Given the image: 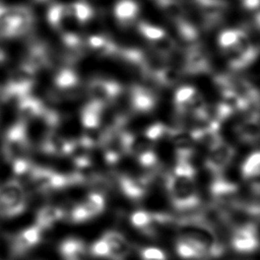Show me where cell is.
Here are the masks:
<instances>
[{"label":"cell","instance_id":"1","mask_svg":"<svg viewBox=\"0 0 260 260\" xmlns=\"http://www.w3.org/2000/svg\"><path fill=\"white\" fill-rule=\"evenodd\" d=\"M29 150L30 139L27 126L19 120L5 131L2 139V153L15 175L25 176L30 169L32 162L28 159Z\"/></svg>","mask_w":260,"mask_h":260},{"label":"cell","instance_id":"2","mask_svg":"<svg viewBox=\"0 0 260 260\" xmlns=\"http://www.w3.org/2000/svg\"><path fill=\"white\" fill-rule=\"evenodd\" d=\"M174 226L179 232V236L188 237L198 243L205 251L207 258H217L224 253V246L216 230L195 214L175 218Z\"/></svg>","mask_w":260,"mask_h":260},{"label":"cell","instance_id":"3","mask_svg":"<svg viewBox=\"0 0 260 260\" xmlns=\"http://www.w3.org/2000/svg\"><path fill=\"white\" fill-rule=\"evenodd\" d=\"M25 176L38 192L45 194L61 191L68 187L87 182L86 176L80 172L65 174L35 164L31 165Z\"/></svg>","mask_w":260,"mask_h":260},{"label":"cell","instance_id":"4","mask_svg":"<svg viewBox=\"0 0 260 260\" xmlns=\"http://www.w3.org/2000/svg\"><path fill=\"white\" fill-rule=\"evenodd\" d=\"M166 187L170 200L177 210H191L200 205L194 180L183 179L170 174L166 180Z\"/></svg>","mask_w":260,"mask_h":260},{"label":"cell","instance_id":"5","mask_svg":"<svg viewBox=\"0 0 260 260\" xmlns=\"http://www.w3.org/2000/svg\"><path fill=\"white\" fill-rule=\"evenodd\" d=\"M27 193L24 186L16 179L0 184V216L15 217L26 209Z\"/></svg>","mask_w":260,"mask_h":260},{"label":"cell","instance_id":"6","mask_svg":"<svg viewBox=\"0 0 260 260\" xmlns=\"http://www.w3.org/2000/svg\"><path fill=\"white\" fill-rule=\"evenodd\" d=\"M34 86L35 75L19 66L3 85L0 93L1 100L5 103L17 102L30 94Z\"/></svg>","mask_w":260,"mask_h":260},{"label":"cell","instance_id":"7","mask_svg":"<svg viewBox=\"0 0 260 260\" xmlns=\"http://www.w3.org/2000/svg\"><path fill=\"white\" fill-rule=\"evenodd\" d=\"M124 88L119 82L104 78L94 77L87 83L86 92L89 100L105 106H112L122 94Z\"/></svg>","mask_w":260,"mask_h":260},{"label":"cell","instance_id":"8","mask_svg":"<svg viewBox=\"0 0 260 260\" xmlns=\"http://www.w3.org/2000/svg\"><path fill=\"white\" fill-rule=\"evenodd\" d=\"M231 245L239 253H253L260 247V236L257 225L245 221L234 226L231 235Z\"/></svg>","mask_w":260,"mask_h":260},{"label":"cell","instance_id":"9","mask_svg":"<svg viewBox=\"0 0 260 260\" xmlns=\"http://www.w3.org/2000/svg\"><path fill=\"white\" fill-rule=\"evenodd\" d=\"M106 207V200L101 192H90L78 204L74 205L69 213V219L73 223H82L102 214Z\"/></svg>","mask_w":260,"mask_h":260},{"label":"cell","instance_id":"10","mask_svg":"<svg viewBox=\"0 0 260 260\" xmlns=\"http://www.w3.org/2000/svg\"><path fill=\"white\" fill-rule=\"evenodd\" d=\"M51 64L52 55L49 47L41 41H35L28 45L19 66L36 75L41 70L50 67Z\"/></svg>","mask_w":260,"mask_h":260},{"label":"cell","instance_id":"11","mask_svg":"<svg viewBox=\"0 0 260 260\" xmlns=\"http://www.w3.org/2000/svg\"><path fill=\"white\" fill-rule=\"evenodd\" d=\"M129 112L137 114H146L156 106L157 100L154 92L140 84H133L125 90Z\"/></svg>","mask_w":260,"mask_h":260},{"label":"cell","instance_id":"12","mask_svg":"<svg viewBox=\"0 0 260 260\" xmlns=\"http://www.w3.org/2000/svg\"><path fill=\"white\" fill-rule=\"evenodd\" d=\"M174 103L180 114H194L205 108L202 94L191 85H184L178 88L175 93Z\"/></svg>","mask_w":260,"mask_h":260},{"label":"cell","instance_id":"13","mask_svg":"<svg viewBox=\"0 0 260 260\" xmlns=\"http://www.w3.org/2000/svg\"><path fill=\"white\" fill-rule=\"evenodd\" d=\"M43 231L36 224L25 228L10 239V253L18 258L27 254L42 240Z\"/></svg>","mask_w":260,"mask_h":260},{"label":"cell","instance_id":"14","mask_svg":"<svg viewBox=\"0 0 260 260\" xmlns=\"http://www.w3.org/2000/svg\"><path fill=\"white\" fill-rule=\"evenodd\" d=\"M234 154V148L226 142L220 140L210 149L209 155L205 160V167L214 177L218 176L233 159Z\"/></svg>","mask_w":260,"mask_h":260},{"label":"cell","instance_id":"15","mask_svg":"<svg viewBox=\"0 0 260 260\" xmlns=\"http://www.w3.org/2000/svg\"><path fill=\"white\" fill-rule=\"evenodd\" d=\"M53 85L61 96L72 98L76 94L80 85V78L73 68L62 67L56 71L53 78Z\"/></svg>","mask_w":260,"mask_h":260},{"label":"cell","instance_id":"16","mask_svg":"<svg viewBox=\"0 0 260 260\" xmlns=\"http://www.w3.org/2000/svg\"><path fill=\"white\" fill-rule=\"evenodd\" d=\"M150 179L148 176H120L118 179L121 192L130 200L140 201L148 191Z\"/></svg>","mask_w":260,"mask_h":260},{"label":"cell","instance_id":"17","mask_svg":"<svg viewBox=\"0 0 260 260\" xmlns=\"http://www.w3.org/2000/svg\"><path fill=\"white\" fill-rule=\"evenodd\" d=\"M74 140H68L55 131H48L40 143L42 152L49 155L66 156L71 155Z\"/></svg>","mask_w":260,"mask_h":260},{"label":"cell","instance_id":"18","mask_svg":"<svg viewBox=\"0 0 260 260\" xmlns=\"http://www.w3.org/2000/svg\"><path fill=\"white\" fill-rule=\"evenodd\" d=\"M239 192V187L220 175L215 176L211 185H210V193L212 197L221 206H229L236 202V196Z\"/></svg>","mask_w":260,"mask_h":260},{"label":"cell","instance_id":"19","mask_svg":"<svg viewBox=\"0 0 260 260\" xmlns=\"http://www.w3.org/2000/svg\"><path fill=\"white\" fill-rule=\"evenodd\" d=\"M108 106L102 105L98 102L89 100L80 111V121L86 131H94L103 129V120L106 108Z\"/></svg>","mask_w":260,"mask_h":260},{"label":"cell","instance_id":"20","mask_svg":"<svg viewBox=\"0 0 260 260\" xmlns=\"http://www.w3.org/2000/svg\"><path fill=\"white\" fill-rule=\"evenodd\" d=\"M16 105L20 120L26 124L29 121L40 120L47 108L42 100L31 93L21 98L16 102Z\"/></svg>","mask_w":260,"mask_h":260},{"label":"cell","instance_id":"21","mask_svg":"<svg viewBox=\"0 0 260 260\" xmlns=\"http://www.w3.org/2000/svg\"><path fill=\"white\" fill-rule=\"evenodd\" d=\"M110 247V260H125L129 255L131 247L123 234L117 231H107L102 236Z\"/></svg>","mask_w":260,"mask_h":260},{"label":"cell","instance_id":"22","mask_svg":"<svg viewBox=\"0 0 260 260\" xmlns=\"http://www.w3.org/2000/svg\"><path fill=\"white\" fill-rule=\"evenodd\" d=\"M175 250L183 260H203L207 258L203 248L188 237L179 236L175 244Z\"/></svg>","mask_w":260,"mask_h":260},{"label":"cell","instance_id":"23","mask_svg":"<svg viewBox=\"0 0 260 260\" xmlns=\"http://www.w3.org/2000/svg\"><path fill=\"white\" fill-rule=\"evenodd\" d=\"M59 253L63 260H85L87 247L80 239L67 238L60 243Z\"/></svg>","mask_w":260,"mask_h":260},{"label":"cell","instance_id":"24","mask_svg":"<svg viewBox=\"0 0 260 260\" xmlns=\"http://www.w3.org/2000/svg\"><path fill=\"white\" fill-rule=\"evenodd\" d=\"M85 45L95 54L105 57L117 56L119 51V46L113 39L105 35H92L88 37Z\"/></svg>","mask_w":260,"mask_h":260},{"label":"cell","instance_id":"25","mask_svg":"<svg viewBox=\"0 0 260 260\" xmlns=\"http://www.w3.org/2000/svg\"><path fill=\"white\" fill-rule=\"evenodd\" d=\"M65 211L56 205H45L39 209L36 215L35 224L42 231L52 228L56 222L65 217Z\"/></svg>","mask_w":260,"mask_h":260},{"label":"cell","instance_id":"26","mask_svg":"<svg viewBox=\"0 0 260 260\" xmlns=\"http://www.w3.org/2000/svg\"><path fill=\"white\" fill-rule=\"evenodd\" d=\"M237 133L241 140L248 143H254L260 140V120L259 117L247 116L246 119L238 125Z\"/></svg>","mask_w":260,"mask_h":260},{"label":"cell","instance_id":"27","mask_svg":"<svg viewBox=\"0 0 260 260\" xmlns=\"http://www.w3.org/2000/svg\"><path fill=\"white\" fill-rule=\"evenodd\" d=\"M184 67L189 73H201L209 70V61L205 54L198 48L187 51Z\"/></svg>","mask_w":260,"mask_h":260},{"label":"cell","instance_id":"28","mask_svg":"<svg viewBox=\"0 0 260 260\" xmlns=\"http://www.w3.org/2000/svg\"><path fill=\"white\" fill-rule=\"evenodd\" d=\"M137 6L131 1H123L119 3L115 8L116 19L123 27H127L133 24L137 19Z\"/></svg>","mask_w":260,"mask_h":260},{"label":"cell","instance_id":"29","mask_svg":"<svg viewBox=\"0 0 260 260\" xmlns=\"http://www.w3.org/2000/svg\"><path fill=\"white\" fill-rule=\"evenodd\" d=\"M47 17L51 26L60 32H63L66 30L65 25L67 23V20L71 18L68 8L63 7L61 5H56L51 7Z\"/></svg>","mask_w":260,"mask_h":260},{"label":"cell","instance_id":"30","mask_svg":"<svg viewBox=\"0 0 260 260\" xmlns=\"http://www.w3.org/2000/svg\"><path fill=\"white\" fill-rule=\"evenodd\" d=\"M0 37L3 39L18 38L11 8L0 6Z\"/></svg>","mask_w":260,"mask_h":260},{"label":"cell","instance_id":"31","mask_svg":"<svg viewBox=\"0 0 260 260\" xmlns=\"http://www.w3.org/2000/svg\"><path fill=\"white\" fill-rule=\"evenodd\" d=\"M138 31L140 35L150 44L152 45L156 41L162 39L164 37L168 36L167 31L159 26H155L153 24L147 23V22H139L138 23Z\"/></svg>","mask_w":260,"mask_h":260},{"label":"cell","instance_id":"32","mask_svg":"<svg viewBox=\"0 0 260 260\" xmlns=\"http://www.w3.org/2000/svg\"><path fill=\"white\" fill-rule=\"evenodd\" d=\"M180 78H181L180 69L166 65L157 73L154 80L160 85L172 86V85H175L180 80Z\"/></svg>","mask_w":260,"mask_h":260},{"label":"cell","instance_id":"33","mask_svg":"<svg viewBox=\"0 0 260 260\" xmlns=\"http://www.w3.org/2000/svg\"><path fill=\"white\" fill-rule=\"evenodd\" d=\"M173 132L174 129H170L168 126L161 123H154L146 128L143 135L150 142H155L165 137H171Z\"/></svg>","mask_w":260,"mask_h":260},{"label":"cell","instance_id":"34","mask_svg":"<svg viewBox=\"0 0 260 260\" xmlns=\"http://www.w3.org/2000/svg\"><path fill=\"white\" fill-rule=\"evenodd\" d=\"M242 175L248 180L249 178L260 174V151L250 154L242 165Z\"/></svg>","mask_w":260,"mask_h":260},{"label":"cell","instance_id":"35","mask_svg":"<svg viewBox=\"0 0 260 260\" xmlns=\"http://www.w3.org/2000/svg\"><path fill=\"white\" fill-rule=\"evenodd\" d=\"M71 18H74L79 23H86L93 15L91 8L83 3L73 4L68 8Z\"/></svg>","mask_w":260,"mask_h":260},{"label":"cell","instance_id":"36","mask_svg":"<svg viewBox=\"0 0 260 260\" xmlns=\"http://www.w3.org/2000/svg\"><path fill=\"white\" fill-rule=\"evenodd\" d=\"M89 253L96 258H104L110 260V247L107 241L101 237L90 247Z\"/></svg>","mask_w":260,"mask_h":260},{"label":"cell","instance_id":"37","mask_svg":"<svg viewBox=\"0 0 260 260\" xmlns=\"http://www.w3.org/2000/svg\"><path fill=\"white\" fill-rule=\"evenodd\" d=\"M139 253L141 260H168L167 254L157 247H144Z\"/></svg>","mask_w":260,"mask_h":260},{"label":"cell","instance_id":"38","mask_svg":"<svg viewBox=\"0 0 260 260\" xmlns=\"http://www.w3.org/2000/svg\"><path fill=\"white\" fill-rule=\"evenodd\" d=\"M6 59H7L6 52H5V51L0 47V65H1V64H3V63H5Z\"/></svg>","mask_w":260,"mask_h":260}]
</instances>
